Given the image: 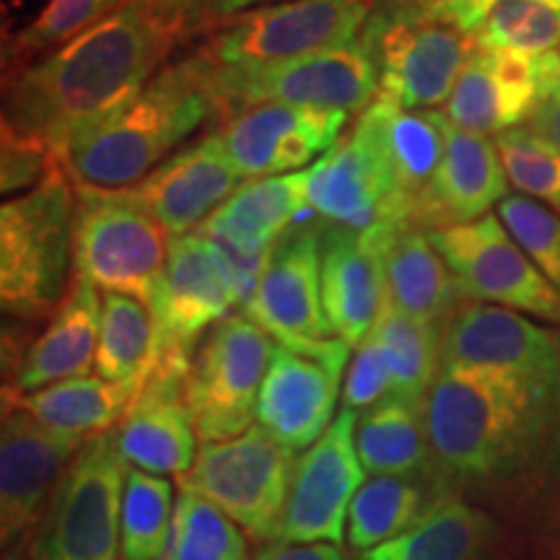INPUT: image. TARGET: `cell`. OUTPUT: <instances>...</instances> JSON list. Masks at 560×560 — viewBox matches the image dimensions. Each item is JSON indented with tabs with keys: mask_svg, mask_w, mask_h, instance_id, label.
<instances>
[{
	"mask_svg": "<svg viewBox=\"0 0 560 560\" xmlns=\"http://www.w3.org/2000/svg\"><path fill=\"white\" fill-rule=\"evenodd\" d=\"M3 402L30 412L37 423L60 436L89 441L117 429L130 397L102 376H75L26 395L3 389Z\"/></svg>",
	"mask_w": 560,
	"mask_h": 560,
	"instance_id": "33",
	"label": "cell"
},
{
	"mask_svg": "<svg viewBox=\"0 0 560 560\" xmlns=\"http://www.w3.org/2000/svg\"><path fill=\"white\" fill-rule=\"evenodd\" d=\"M446 493V480L412 475H371L348 511L346 537L350 550L380 548L408 532Z\"/></svg>",
	"mask_w": 560,
	"mask_h": 560,
	"instance_id": "34",
	"label": "cell"
},
{
	"mask_svg": "<svg viewBox=\"0 0 560 560\" xmlns=\"http://www.w3.org/2000/svg\"><path fill=\"white\" fill-rule=\"evenodd\" d=\"M359 115L374 132L395 185L397 219L410 221L412 206L431 185L444 159L450 122L441 109H405L380 94Z\"/></svg>",
	"mask_w": 560,
	"mask_h": 560,
	"instance_id": "28",
	"label": "cell"
},
{
	"mask_svg": "<svg viewBox=\"0 0 560 560\" xmlns=\"http://www.w3.org/2000/svg\"><path fill=\"white\" fill-rule=\"evenodd\" d=\"M172 522V480L128 467L120 516V560H159L170 545Z\"/></svg>",
	"mask_w": 560,
	"mask_h": 560,
	"instance_id": "36",
	"label": "cell"
},
{
	"mask_svg": "<svg viewBox=\"0 0 560 560\" xmlns=\"http://www.w3.org/2000/svg\"><path fill=\"white\" fill-rule=\"evenodd\" d=\"M86 441L60 436L30 412L3 402L0 431V540L3 560H26L34 537Z\"/></svg>",
	"mask_w": 560,
	"mask_h": 560,
	"instance_id": "13",
	"label": "cell"
},
{
	"mask_svg": "<svg viewBox=\"0 0 560 560\" xmlns=\"http://www.w3.org/2000/svg\"><path fill=\"white\" fill-rule=\"evenodd\" d=\"M348 117L342 109L260 102L223 109L213 130L242 179H260L304 172L338 143Z\"/></svg>",
	"mask_w": 560,
	"mask_h": 560,
	"instance_id": "14",
	"label": "cell"
},
{
	"mask_svg": "<svg viewBox=\"0 0 560 560\" xmlns=\"http://www.w3.org/2000/svg\"><path fill=\"white\" fill-rule=\"evenodd\" d=\"M366 234L380 255L392 310L446 327L452 314L465 304V293L450 265L433 247L429 231L410 221L392 219L374 223Z\"/></svg>",
	"mask_w": 560,
	"mask_h": 560,
	"instance_id": "25",
	"label": "cell"
},
{
	"mask_svg": "<svg viewBox=\"0 0 560 560\" xmlns=\"http://www.w3.org/2000/svg\"><path fill=\"white\" fill-rule=\"evenodd\" d=\"M262 3H278V0H208L206 26L213 24V21L234 16V13H240V11L255 9V5H262Z\"/></svg>",
	"mask_w": 560,
	"mask_h": 560,
	"instance_id": "48",
	"label": "cell"
},
{
	"mask_svg": "<svg viewBox=\"0 0 560 560\" xmlns=\"http://www.w3.org/2000/svg\"><path fill=\"white\" fill-rule=\"evenodd\" d=\"M397 392V369L389 350L374 335L359 342L342 376V408L366 410Z\"/></svg>",
	"mask_w": 560,
	"mask_h": 560,
	"instance_id": "42",
	"label": "cell"
},
{
	"mask_svg": "<svg viewBox=\"0 0 560 560\" xmlns=\"http://www.w3.org/2000/svg\"><path fill=\"white\" fill-rule=\"evenodd\" d=\"M79 195L66 170L0 208V301L5 317L50 319L73 283Z\"/></svg>",
	"mask_w": 560,
	"mask_h": 560,
	"instance_id": "4",
	"label": "cell"
},
{
	"mask_svg": "<svg viewBox=\"0 0 560 560\" xmlns=\"http://www.w3.org/2000/svg\"><path fill=\"white\" fill-rule=\"evenodd\" d=\"M527 125L560 151V83L537 104L535 115L529 117Z\"/></svg>",
	"mask_w": 560,
	"mask_h": 560,
	"instance_id": "46",
	"label": "cell"
},
{
	"mask_svg": "<svg viewBox=\"0 0 560 560\" xmlns=\"http://www.w3.org/2000/svg\"><path fill=\"white\" fill-rule=\"evenodd\" d=\"M242 314L283 346L338 338L322 296V231L289 229L280 236L260 280L242 301Z\"/></svg>",
	"mask_w": 560,
	"mask_h": 560,
	"instance_id": "20",
	"label": "cell"
},
{
	"mask_svg": "<svg viewBox=\"0 0 560 560\" xmlns=\"http://www.w3.org/2000/svg\"><path fill=\"white\" fill-rule=\"evenodd\" d=\"M376 0H278L202 30L198 50L215 68H255L330 50L359 37Z\"/></svg>",
	"mask_w": 560,
	"mask_h": 560,
	"instance_id": "6",
	"label": "cell"
},
{
	"mask_svg": "<svg viewBox=\"0 0 560 560\" xmlns=\"http://www.w3.org/2000/svg\"><path fill=\"white\" fill-rule=\"evenodd\" d=\"M322 296L340 340L350 348L366 340L387 306L382 262L366 231L332 223L322 231Z\"/></svg>",
	"mask_w": 560,
	"mask_h": 560,
	"instance_id": "27",
	"label": "cell"
},
{
	"mask_svg": "<svg viewBox=\"0 0 560 560\" xmlns=\"http://www.w3.org/2000/svg\"><path fill=\"white\" fill-rule=\"evenodd\" d=\"M495 140L509 185L560 213V151L529 125L503 130Z\"/></svg>",
	"mask_w": 560,
	"mask_h": 560,
	"instance_id": "40",
	"label": "cell"
},
{
	"mask_svg": "<svg viewBox=\"0 0 560 560\" xmlns=\"http://www.w3.org/2000/svg\"><path fill=\"white\" fill-rule=\"evenodd\" d=\"M355 423L359 412L342 408L330 429L299 457L278 540L342 542L350 503L366 482L355 450Z\"/></svg>",
	"mask_w": 560,
	"mask_h": 560,
	"instance_id": "17",
	"label": "cell"
},
{
	"mask_svg": "<svg viewBox=\"0 0 560 560\" xmlns=\"http://www.w3.org/2000/svg\"><path fill=\"white\" fill-rule=\"evenodd\" d=\"M369 335L389 350L397 369V392L425 400L441 371L444 327L410 317L387 304Z\"/></svg>",
	"mask_w": 560,
	"mask_h": 560,
	"instance_id": "37",
	"label": "cell"
},
{
	"mask_svg": "<svg viewBox=\"0 0 560 560\" xmlns=\"http://www.w3.org/2000/svg\"><path fill=\"white\" fill-rule=\"evenodd\" d=\"M495 535L486 511L444 493L408 532L369 550L363 560H490Z\"/></svg>",
	"mask_w": 560,
	"mask_h": 560,
	"instance_id": "31",
	"label": "cell"
},
{
	"mask_svg": "<svg viewBox=\"0 0 560 560\" xmlns=\"http://www.w3.org/2000/svg\"><path fill=\"white\" fill-rule=\"evenodd\" d=\"M75 195L73 276L149 304L170 257V231L122 190L75 187Z\"/></svg>",
	"mask_w": 560,
	"mask_h": 560,
	"instance_id": "8",
	"label": "cell"
},
{
	"mask_svg": "<svg viewBox=\"0 0 560 560\" xmlns=\"http://www.w3.org/2000/svg\"><path fill=\"white\" fill-rule=\"evenodd\" d=\"M506 195L509 179L495 140L450 125L444 159L412 206L410 223L425 231L472 223L499 208Z\"/></svg>",
	"mask_w": 560,
	"mask_h": 560,
	"instance_id": "24",
	"label": "cell"
},
{
	"mask_svg": "<svg viewBox=\"0 0 560 560\" xmlns=\"http://www.w3.org/2000/svg\"><path fill=\"white\" fill-rule=\"evenodd\" d=\"M174 47L130 0L60 50L5 70L3 128L62 159L70 145L125 107L166 66Z\"/></svg>",
	"mask_w": 560,
	"mask_h": 560,
	"instance_id": "1",
	"label": "cell"
},
{
	"mask_svg": "<svg viewBox=\"0 0 560 560\" xmlns=\"http://www.w3.org/2000/svg\"><path fill=\"white\" fill-rule=\"evenodd\" d=\"M306 208V170L247 179L198 231L226 255H270Z\"/></svg>",
	"mask_w": 560,
	"mask_h": 560,
	"instance_id": "29",
	"label": "cell"
},
{
	"mask_svg": "<svg viewBox=\"0 0 560 560\" xmlns=\"http://www.w3.org/2000/svg\"><path fill=\"white\" fill-rule=\"evenodd\" d=\"M482 50L545 55L560 47V11L542 0H490L472 30Z\"/></svg>",
	"mask_w": 560,
	"mask_h": 560,
	"instance_id": "38",
	"label": "cell"
},
{
	"mask_svg": "<svg viewBox=\"0 0 560 560\" xmlns=\"http://www.w3.org/2000/svg\"><path fill=\"white\" fill-rule=\"evenodd\" d=\"M296 462L293 450L255 423L242 436L206 441L179 486L206 495L252 540L270 542L283 527Z\"/></svg>",
	"mask_w": 560,
	"mask_h": 560,
	"instance_id": "7",
	"label": "cell"
},
{
	"mask_svg": "<svg viewBox=\"0 0 560 560\" xmlns=\"http://www.w3.org/2000/svg\"><path fill=\"white\" fill-rule=\"evenodd\" d=\"M252 560H342V552L332 542L270 540L257 548Z\"/></svg>",
	"mask_w": 560,
	"mask_h": 560,
	"instance_id": "45",
	"label": "cell"
},
{
	"mask_svg": "<svg viewBox=\"0 0 560 560\" xmlns=\"http://www.w3.org/2000/svg\"><path fill=\"white\" fill-rule=\"evenodd\" d=\"M441 366L560 382V338L529 314L472 301L446 322Z\"/></svg>",
	"mask_w": 560,
	"mask_h": 560,
	"instance_id": "19",
	"label": "cell"
},
{
	"mask_svg": "<svg viewBox=\"0 0 560 560\" xmlns=\"http://www.w3.org/2000/svg\"><path fill=\"white\" fill-rule=\"evenodd\" d=\"M431 5H436L441 13H446L452 21H457L462 30H467L472 34L475 24H478L480 13L490 0H429ZM542 3L552 5V9L560 11V0H542Z\"/></svg>",
	"mask_w": 560,
	"mask_h": 560,
	"instance_id": "47",
	"label": "cell"
},
{
	"mask_svg": "<svg viewBox=\"0 0 560 560\" xmlns=\"http://www.w3.org/2000/svg\"><path fill=\"white\" fill-rule=\"evenodd\" d=\"M240 179L219 132L210 130L122 192L149 210L170 236H182L200 229L234 195Z\"/></svg>",
	"mask_w": 560,
	"mask_h": 560,
	"instance_id": "22",
	"label": "cell"
},
{
	"mask_svg": "<svg viewBox=\"0 0 560 560\" xmlns=\"http://www.w3.org/2000/svg\"><path fill=\"white\" fill-rule=\"evenodd\" d=\"M272 346L276 340L247 314H231L202 335L185 384L202 444L242 436L255 425Z\"/></svg>",
	"mask_w": 560,
	"mask_h": 560,
	"instance_id": "10",
	"label": "cell"
},
{
	"mask_svg": "<svg viewBox=\"0 0 560 560\" xmlns=\"http://www.w3.org/2000/svg\"><path fill=\"white\" fill-rule=\"evenodd\" d=\"M558 83V50L516 55L475 47L441 112L457 130L495 138L503 130L527 125L537 104Z\"/></svg>",
	"mask_w": 560,
	"mask_h": 560,
	"instance_id": "16",
	"label": "cell"
},
{
	"mask_svg": "<svg viewBox=\"0 0 560 560\" xmlns=\"http://www.w3.org/2000/svg\"><path fill=\"white\" fill-rule=\"evenodd\" d=\"M128 462L115 436L89 439L34 537L26 560H120V516Z\"/></svg>",
	"mask_w": 560,
	"mask_h": 560,
	"instance_id": "9",
	"label": "cell"
},
{
	"mask_svg": "<svg viewBox=\"0 0 560 560\" xmlns=\"http://www.w3.org/2000/svg\"><path fill=\"white\" fill-rule=\"evenodd\" d=\"M172 47L206 30L208 0H130Z\"/></svg>",
	"mask_w": 560,
	"mask_h": 560,
	"instance_id": "44",
	"label": "cell"
},
{
	"mask_svg": "<svg viewBox=\"0 0 560 560\" xmlns=\"http://www.w3.org/2000/svg\"><path fill=\"white\" fill-rule=\"evenodd\" d=\"M355 450L369 475H412L446 480L433 454L425 400L410 395L384 397L361 410L355 423Z\"/></svg>",
	"mask_w": 560,
	"mask_h": 560,
	"instance_id": "30",
	"label": "cell"
},
{
	"mask_svg": "<svg viewBox=\"0 0 560 560\" xmlns=\"http://www.w3.org/2000/svg\"><path fill=\"white\" fill-rule=\"evenodd\" d=\"M465 299L506 306L560 327V291L516 244L499 215L429 231Z\"/></svg>",
	"mask_w": 560,
	"mask_h": 560,
	"instance_id": "12",
	"label": "cell"
},
{
	"mask_svg": "<svg viewBox=\"0 0 560 560\" xmlns=\"http://www.w3.org/2000/svg\"><path fill=\"white\" fill-rule=\"evenodd\" d=\"M190 350H161V359L145 387L132 397L115 436L117 452L128 467L153 475H187L198 457V431L185 400L192 363Z\"/></svg>",
	"mask_w": 560,
	"mask_h": 560,
	"instance_id": "18",
	"label": "cell"
},
{
	"mask_svg": "<svg viewBox=\"0 0 560 560\" xmlns=\"http://www.w3.org/2000/svg\"><path fill=\"white\" fill-rule=\"evenodd\" d=\"M161 359V332L153 310L128 293H104L96 374L136 397Z\"/></svg>",
	"mask_w": 560,
	"mask_h": 560,
	"instance_id": "32",
	"label": "cell"
},
{
	"mask_svg": "<svg viewBox=\"0 0 560 560\" xmlns=\"http://www.w3.org/2000/svg\"><path fill=\"white\" fill-rule=\"evenodd\" d=\"M215 68V66H213ZM221 112L260 102L363 112L380 94V75L361 37L330 50L255 68H215Z\"/></svg>",
	"mask_w": 560,
	"mask_h": 560,
	"instance_id": "11",
	"label": "cell"
},
{
	"mask_svg": "<svg viewBox=\"0 0 560 560\" xmlns=\"http://www.w3.org/2000/svg\"><path fill=\"white\" fill-rule=\"evenodd\" d=\"M60 166V159L39 140L3 128V166H0L3 170V179H0L3 195L16 198V195L30 192Z\"/></svg>",
	"mask_w": 560,
	"mask_h": 560,
	"instance_id": "43",
	"label": "cell"
},
{
	"mask_svg": "<svg viewBox=\"0 0 560 560\" xmlns=\"http://www.w3.org/2000/svg\"><path fill=\"white\" fill-rule=\"evenodd\" d=\"M425 423L444 478L514 480L560 450V382L441 366Z\"/></svg>",
	"mask_w": 560,
	"mask_h": 560,
	"instance_id": "2",
	"label": "cell"
},
{
	"mask_svg": "<svg viewBox=\"0 0 560 560\" xmlns=\"http://www.w3.org/2000/svg\"><path fill=\"white\" fill-rule=\"evenodd\" d=\"M306 206L332 226L355 231L397 219L395 185L361 115L342 140L306 170Z\"/></svg>",
	"mask_w": 560,
	"mask_h": 560,
	"instance_id": "21",
	"label": "cell"
},
{
	"mask_svg": "<svg viewBox=\"0 0 560 560\" xmlns=\"http://www.w3.org/2000/svg\"><path fill=\"white\" fill-rule=\"evenodd\" d=\"M122 3L125 0H47L32 24L5 39V70L24 68L60 50L70 39L109 19Z\"/></svg>",
	"mask_w": 560,
	"mask_h": 560,
	"instance_id": "39",
	"label": "cell"
},
{
	"mask_svg": "<svg viewBox=\"0 0 560 560\" xmlns=\"http://www.w3.org/2000/svg\"><path fill=\"white\" fill-rule=\"evenodd\" d=\"M359 37L380 75V96L436 109L452 96L475 39L429 0H376Z\"/></svg>",
	"mask_w": 560,
	"mask_h": 560,
	"instance_id": "5",
	"label": "cell"
},
{
	"mask_svg": "<svg viewBox=\"0 0 560 560\" xmlns=\"http://www.w3.org/2000/svg\"><path fill=\"white\" fill-rule=\"evenodd\" d=\"M495 215L560 291V213L527 195H506L495 208Z\"/></svg>",
	"mask_w": 560,
	"mask_h": 560,
	"instance_id": "41",
	"label": "cell"
},
{
	"mask_svg": "<svg viewBox=\"0 0 560 560\" xmlns=\"http://www.w3.org/2000/svg\"><path fill=\"white\" fill-rule=\"evenodd\" d=\"M219 115L215 68L195 50L166 62L125 107L75 140L60 164L75 187L128 190Z\"/></svg>",
	"mask_w": 560,
	"mask_h": 560,
	"instance_id": "3",
	"label": "cell"
},
{
	"mask_svg": "<svg viewBox=\"0 0 560 560\" xmlns=\"http://www.w3.org/2000/svg\"><path fill=\"white\" fill-rule=\"evenodd\" d=\"M102 299L94 283L73 276L66 299L47 319L45 330L26 342L13 359L11 387L5 389L26 395L55 382L89 376L96 366Z\"/></svg>",
	"mask_w": 560,
	"mask_h": 560,
	"instance_id": "26",
	"label": "cell"
},
{
	"mask_svg": "<svg viewBox=\"0 0 560 560\" xmlns=\"http://www.w3.org/2000/svg\"><path fill=\"white\" fill-rule=\"evenodd\" d=\"M346 369L276 340L257 402V423L289 450H310L338 416L335 408Z\"/></svg>",
	"mask_w": 560,
	"mask_h": 560,
	"instance_id": "23",
	"label": "cell"
},
{
	"mask_svg": "<svg viewBox=\"0 0 560 560\" xmlns=\"http://www.w3.org/2000/svg\"><path fill=\"white\" fill-rule=\"evenodd\" d=\"M149 306L159 322L161 350L195 353L202 335L242 306L226 252L202 231L172 236L170 257Z\"/></svg>",
	"mask_w": 560,
	"mask_h": 560,
	"instance_id": "15",
	"label": "cell"
},
{
	"mask_svg": "<svg viewBox=\"0 0 560 560\" xmlns=\"http://www.w3.org/2000/svg\"><path fill=\"white\" fill-rule=\"evenodd\" d=\"M159 560H249L247 532L206 495L179 486L172 537Z\"/></svg>",
	"mask_w": 560,
	"mask_h": 560,
	"instance_id": "35",
	"label": "cell"
}]
</instances>
